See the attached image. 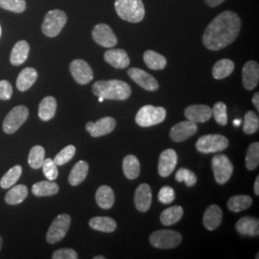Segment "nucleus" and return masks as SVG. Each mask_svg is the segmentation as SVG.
Returning <instances> with one entry per match:
<instances>
[{
  "label": "nucleus",
  "instance_id": "2",
  "mask_svg": "<svg viewBox=\"0 0 259 259\" xmlns=\"http://www.w3.org/2000/svg\"><path fill=\"white\" fill-rule=\"evenodd\" d=\"M93 93L97 97L109 100H126L132 94L129 83L120 80L97 81L93 85Z\"/></svg>",
  "mask_w": 259,
  "mask_h": 259
},
{
  "label": "nucleus",
  "instance_id": "19",
  "mask_svg": "<svg viewBox=\"0 0 259 259\" xmlns=\"http://www.w3.org/2000/svg\"><path fill=\"white\" fill-rule=\"evenodd\" d=\"M223 220V211L221 207L217 204L209 205L204 213V228L207 231H214L219 228Z\"/></svg>",
  "mask_w": 259,
  "mask_h": 259
},
{
  "label": "nucleus",
  "instance_id": "11",
  "mask_svg": "<svg viewBox=\"0 0 259 259\" xmlns=\"http://www.w3.org/2000/svg\"><path fill=\"white\" fill-rule=\"evenodd\" d=\"M93 37L100 47L112 48L117 45V37L111 28L105 23H99L93 28Z\"/></svg>",
  "mask_w": 259,
  "mask_h": 259
},
{
  "label": "nucleus",
  "instance_id": "45",
  "mask_svg": "<svg viewBox=\"0 0 259 259\" xmlns=\"http://www.w3.org/2000/svg\"><path fill=\"white\" fill-rule=\"evenodd\" d=\"M175 198H176L175 191L170 186L161 187V189L159 190L158 195H157V199L161 204H171L175 200Z\"/></svg>",
  "mask_w": 259,
  "mask_h": 259
},
{
  "label": "nucleus",
  "instance_id": "49",
  "mask_svg": "<svg viewBox=\"0 0 259 259\" xmlns=\"http://www.w3.org/2000/svg\"><path fill=\"white\" fill-rule=\"evenodd\" d=\"M252 104L255 107V109L259 111V93H256L252 97Z\"/></svg>",
  "mask_w": 259,
  "mask_h": 259
},
{
  "label": "nucleus",
  "instance_id": "55",
  "mask_svg": "<svg viewBox=\"0 0 259 259\" xmlns=\"http://www.w3.org/2000/svg\"><path fill=\"white\" fill-rule=\"evenodd\" d=\"M1 34H2V30H1V25H0V37H1Z\"/></svg>",
  "mask_w": 259,
  "mask_h": 259
},
{
  "label": "nucleus",
  "instance_id": "46",
  "mask_svg": "<svg viewBox=\"0 0 259 259\" xmlns=\"http://www.w3.org/2000/svg\"><path fill=\"white\" fill-rule=\"evenodd\" d=\"M13 95V87L12 84L6 81H0V100H9Z\"/></svg>",
  "mask_w": 259,
  "mask_h": 259
},
{
  "label": "nucleus",
  "instance_id": "34",
  "mask_svg": "<svg viewBox=\"0 0 259 259\" xmlns=\"http://www.w3.org/2000/svg\"><path fill=\"white\" fill-rule=\"evenodd\" d=\"M233 70H234V63L232 60L223 59L218 61L213 66V77L217 80H222L232 74Z\"/></svg>",
  "mask_w": 259,
  "mask_h": 259
},
{
  "label": "nucleus",
  "instance_id": "10",
  "mask_svg": "<svg viewBox=\"0 0 259 259\" xmlns=\"http://www.w3.org/2000/svg\"><path fill=\"white\" fill-rule=\"evenodd\" d=\"M29 116V110L25 106H17L10 111L3 121V131L6 134H14L25 123Z\"/></svg>",
  "mask_w": 259,
  "mask_h": 259
},
{
  "label": "nucleus",
  "instance_id": "32",
  "mask_svg": "<svg viewBox=\"0 0 259 259\" xmlns=\"http://www.w3.org/2000/svg\"><path fill=\"white\" fill-rule=\"evenodd\" d=\"M28 188L26 185H18L12 187L5 196V202L11 205L22 203L28 195Z\"/></svg>",
  "mask_w": 259,
  "mask_h": 259
},
{
  "label": "nucleus",
  "instance_id": "21",
  "mask_svg": "<svg viewBox=\"0 0 259 259\" xmlns=\"http://www.w3.org/2000/svg\"><path fill=\"white\" fill-rule=\"evenodd\" d=\"M236 231L241 235L246 236H258L259 234V221L250 216H246L239 219L235 225Z\"/></svg>",
  "mask_w": 259,
  "mask_h": 259
},
{
  "label": "nucleus",
  "instance_id": "44",
  "mask_svg": "<svg viewBox=\"0 0 259 259\" xmlns=\"http://www.w3.org/2000/svg\"><path fill=\"white\" fill-rule=\"evenodd\" d=\"M41 167H42L44 174H45V176L47 177V179H48V181H55L59 176L57 164L52 158L45 159Z\"/></svg>",
  "mask_w": 259,
  "mask_h": 259
},
{
  "label": "nucleus",
  "instance_id": "4",
  "mask_svg": "<svg viewBox=\"0 0 259 259\" xmlns=\"http://www.w3.org/2000/svg\"><path fill=\"white\" fill-rule=\"evenodd\" d=\"M165 117L166 111L164 108L146 105L138 111L136 122L140 127H151L163 122Z\"/></svg>",
  "mask_w": 259,
  "mask_h": 259
},
{
  "label": "nucleus",
  "instance_id": "36",
  "mask_svg": "<svg viewBox=\"0 0 259 259\" xmlns=\"http://www.w3.org/2000/svg\"><path fill=\"white\" fill-rule=\"evenodd\" d=\"M21 173H22V167L20 165L12 167L0 180V186L4 189H8L10 187L14 186L19 181V178L21 176Z\"/></svg>",
  "mask_w": 259,
  "mask_h": 259
},
{
  "label": "nucleus",
  "instance_id": "6",
  "mask_svg": "<svg viewBox=\"0 0 259 259\" xmlns=\"http://www.w3.org/2000/svg\"><path fill=\"white\" fill-rule=\"evenodd\" d=\"M183 240L180 232L169 230H160L150 235V244L157 249H174Z\"/></svg>",
  "mask_w": 259,
  "mask_h": 259
},
{
  "label": "nucleus",
  "instance_id": "28",
  "mask_svg": "<svg viewBox=\"0 0 259 259\" xmlns=\"http://www.w3.org/2000/svg\"><path fill=\"white\" fill-rule=\"evenodd\" d=\"M89 173V163L87 161L80 160L71 169V172L68 177V182L72 186L81 185L88 176Z\"/></svg>",
  "mask_w": 259,
  "mask_h": 259
},
{
  "label": "nucleus",
  "instance_id": "25",
  "mask_svg": "<svg viewBox=\"0 0 259 259\" xmlns=\"http://www.w3.org/2000/svg\"><path fill=\"white\" fill-rule=\"evenodd\" d=\"M37 79V70L33 67H26L19 73L17 80V88L20 92H26Z\"/></svg>",
  "mask_w": 259,
  "mask_h": 259
},
{
  "label": "nucleus",
  "instance_id": "1",
  "mask_svg": "<svg viewBox=\"0 0 259 259\" xmlns=\"http://www.w3.org/2000/svg\"><path fill=\"white\" fill-rule=\"evenodd\" d=\"M241 20L236 13L225 11L219 14L204 31L203 42L211 51L229 47L240 33Z\"/></svg>",
  "mask_w": 259,
  "mask_h": 259
},
{
  "label": "nucleus",
  "instance_id": "20",
  "mask_svg": "<svg viewBox=\"0 0 259 259\" xmlns=\"http://www.w3.org/2000/svg\"><path fill=\"white\" fill-rule=\"evenodd\" d=\"M105 61L117 69H123L130 65V58L123 49H110L104 55Z\"/></svg>",
  "mask_w": 259,
  "mask_h": 259
},
{
  "label": "nucleus",
  "instance_id": "8",
  "mask_svg": "<svg viewBox=\"0 0 259 259\" xmlns=\"http://www.w3.org/2000/svg\"><path fill=\"white\" fill-rule=\"evenodd\" d=\"M214 178L217 184L225 185L232 178L233 165L232 161L226 155H217L211 160Z\"/></svg>",
  "mask_w": 259,
  "mask_h": 259
},
{
  "label": "nucleus",
  "instance_id": "40",
  "mask_svg": "<svg viewBox=\"0 0 259 259\" xmlns=\"http://www.w3.org/2000/svg\"><path fill=\"white\" fill-rule=\"evenodd\" d=\"M177 182L179 183H185L186 186H194L197 183V176L195 175L194 172L190 171L189 169L186 168H181L177 171L176 176H175Z\"/></svg>",
  "mask_w": 259,
  "mask_h": 259
},
{
  "label": "nucleus",
  "instance_id": "24",
  "mask_svg": "<svg viewBox=\"0 0 259 259\" xmlns=\"http://www.w3.org/2000/svg\"><path fill=\"white\" fill-rule=\"evenodd\" d=\"M95 199L96 203L102 209H110L115 202L114 192L108 185H102L97 189Z\"/></svg>",
  "mask_w": 259,
  "mask_h": 259
},
{
  "label": "nucleus",
  "instance_id": "9",
  "mask_svg": "<svg viewBox=\"0 0 259 259\" xmlns=\"http://www.w3.org/2000/svg\"><path fill=\"white\" fill-rule=\"evenodd\" d=\"M71 217L68 214H60L52 222L47 234V240L49 244H56L65 238L69 230Z\"/></svg>",
  "mask_w": 259,
  "mask_h": 259
},
{
  "label": "nucleus",
  "instance_id": "26",
  "mask_svg": "<svg viewBox=\"0 0 259 259\" xmlns=\"http://www.w3.org/2000/svg\"><path fill=\"white\" fill-rule=\"evenodd\" d=\"M57 101L53 96L45 97L38 106V117L42 121L51 120L55 116Z\"/></svg>",
  "mask_w": 259,
  "mask_h": 259
},
{
  "label": "nucleus",
  "instance_id": "22",
  "mask_svg": "<svg viewBox=\"0 0 259 259\" xmlns=\"http://www.w3.org/2000/svg\"><path fill=\"white\" fill-rule=\"evenodd\" d=\"M115 126H116L115 119L110 116H106V117L100 118L95 123L93 122V127L90 130L89 133L93 138H99V137L111 134V132L115 129Z\"/></svg>",
  "mask_w": 259,
  "mask_h": 259
},
{
  "label": "nucleus",
  "instance_id": "51",
  "mask_svg": "<svg viewBox=\"0 0 259 259\" xmlns=\"http://www.w3.org/2000/svg\"><path fill=\"white\" fill-rule=\"evenodd\" d=\"M241 124V119H236V120H234V125L235 126H239Z\"/></svg>",
  "mask_w": 259,
  "mask_h": 259
},
{
  "label": "nucleus",
  "instance_id": "16",
  "mask_svg": "<svg viewBox=\"0 0 259 259\" xmlns=\"http://www.w3.org/2000/svg\"><path fill=\"white\" fill-rule=\"evenodd\" d=\"M243 85L246 90L252 91L259 82V65L254 61L247 62L242 69Z\"/></svg>",
  "mask_w": 259,
  "mask_h": 259
},
{
  "label": "nucleus",
  "instance_id": "54",
  "mask_svg": "<svg viewBox=\"0 0 259 259\" xmlns=\"http://www.w3.org/2000/svg\"><path fill=\"white\" fill-rule=\"evenodd\" d=\"M1 247H2V237L0 236V249H1Z\"/></svg>",
  "mask_w": 259,
  "mask_h": 259
},
{
  "label": "nucleus",
  "instance_id": "15",
  "mask_svg": "<svg viewBox=\"0 0 259 259\" xmlns=\"http://www.w3.org/2000/svg\"><path fill=\"white\" fill-rule=\"evenodd\" d=\"M198 131L196 123L192 121H182L177 123L170 131V138L175 142H183L194 136Z\"/></svg>",
  "mask_w": 259,
  "mask_h": 259
},
{
  "label": "nucleus",
  "instance_id": "12",
  "mask_svg": "<svg viewBox=\"0 0 259 259\" xmlns=\"http://www.w3.org/2000/svg\"><path fill=\"white\" fill-rule=\"evenodd\" d=\"M70 72L75 81L79 84H87L93 81V69L91 65L83 60H74L70 64Z\"/></svg>",
  "mask_w": 259,
  "mask_h": 259
},
{
  "label": "nucleus",
  "instance_id": "33",
  "mask_svg": "<svg viewBox=\"0 0 259 259\" xmlns=\"http://www.w3.org/2000/svg\"><path fill=\"white\" fill-rule=\"evenodd\" d=\"M184 215V208L180 205L168 207L160 214V222L164 226H172L179 222Z\"/></svg>",
  "mask_w": 259,
  "mask_h": 259
},
{
  "label": "nucleus",
  "instance_id": "3",
  "mask_svg": "<svg viewBox=\"0 0 259 259\" xmlns=\"http://www.w3.org/2000/svg\"><path fill=\"white\" fill-rule=\"evenodd\" d=\"M114 8L119 18L132 23L140 22L145 16L142 0H115Z\"/></svg>",
  "mask_w": 259,
  "mask_h": 259
},
{
  "label": "nucleus",
  "instance_id": "30",
  "mask_svg": "<svg viewBox=\"0 0 259 259\" xmlns=\"http://www.w3.org/2000/svg\"><path fill=\"white\" fill-rule=\"evenodd\" d=\"M143 60L145 65H147L150 69H153V70L164 69L167 65L165 57L160 55L159 53L153 50L145 51L143 55Z\"/></svg>",
  "mask_w": 259,
  "mask_h": 259
},
{
  "label": "nucleus",
  "instance_id": "39",
  "mask_svg": "<svg viewBox=\"0 0 259 259\" xmlns=\"http://www.w3.org/2000/svg\"><path fill=\"white\" fill-rule=\"evenodd\" d=\"M259 129V118L257 113L254 111H249L244 117L243 131L247 135H252L256 133Z\"/></svg>",
  "mask_w": 259,
  "mask_h": 259
},
{
  "label": "nucleus",
  "instance_id": "17",
  "mask_svg": "<svg viewBox=\"0 0 259 259\" xmlns=\"http://www.w3.org/2000/svg\"><path fill=\"white\" fill-rule=\"evenodd\" d=\"M187 120L194 123H204L212 117V109L206 105H192L185 110Z\"/></svg>",
  "mask_w": 259,
  "mask_h": 259
},
{
  "label": "nucleus",
  "instance_id": "14",
  "mask_svg": "<svg viewBox=\"0 0 259 259\" xmlns=\"http://www.w3.org/2000/svg\"><path fill=\"white\" fill-rule=\"evenodd\" d=\"M128 75L134 82H136L139 87L148 92H156L158 90V83L157 80L152 75L149 74L148 72L142 69H139L137 67L130 68L128 70Z\"/></svg>",
  "mask_w": 259,
  "mask_h": 259
},
{
  "label": "nucleus",
  "instance_id": "50",
  "mask_svg": "<svg viewBox=\"0 0 259 259\" xmlns=\"http://www.w3.org/2000/svg\"><path fill=\"white\" fill-rule=\"evenodd\" d=\"M254 193L256 196H259V176L256 177V180L254 183Z\"/></svg>",
  "mask_w": 259,
  "mask_h": 259
},
{
  "label": "nucleus",
  "instance_id": "43",
  "mask_svg": "<svg viewBox=\"0 0 259 259\" xmlns=\"http://www.w3.org/2000/svg\"><path fill=\"white\" fill-rule=\"evenodd\" d=\"M76 148L73 145H68L65 148L63 149L53 159L54 162L58 165H64L67 163L69 160H71L75 156Z\"/></svg>",
  "mask_w": 259,
  "mask_h": 259
},
{
  "label": "nucleus",
  "instance_id": "35",
  "mask_svg": "<svg viewBox=\"0 0 259 259\" xmlns=\"http://www.w3.org/2000/svg\"><path fill=\"white\" fill-rule=\"evenodd\" d=\"M252 204V199L248 195H235L228 201V207L232 212H240L248 209Z\"/></svg>",
  "mask_w": 259,
  "mask_h": 259
},
{
  "label": "nucleus",
  "instance_id": "7",
  "mask_svg": "<svg viewBox=\"0 0 259 259\" xmlns=\"http://www.w3.org/2000/svg\"><path fill=\"white\" fill-rule=\"evenodd\" d=\"M229 139L222 135H206L196 142V149L203 154L222 152L229 147Z\"/></svg>",
  "mask_w": 259,
  "mask_h": 259
},
{
  "label": "nucleus",
  "instance_id": "42",
  "mask_svg": "<svg viewBox=\"0 0 259 259\" xmlns=\"http://www.w3.org/2000/svg\"><path fill=\"white\" fill-rule=\"evenodd\" d=\"M212 115L215 121L222 126L228 124V115H227V106L224 102H217L212 109Z\"/></svg>",
  "mask_w": 259,
  "mask_h": 259
},
{
  "label": "nucleus",
  "instance_id": "53",
  "mask_svg": "<svg viewBox=\"0 0 259 259\" xmlns=\"http://www.w3.org/2000/svg\"><path fill=\"white\" fill-rule=\"evenodd\" d=\"M98 98H99V102H103L105 100L103 97H98Z\"/></svg>",
  "mask_w": 259,
  "mask_h": 259
},
{
  "label": "nucleus",
  "instance_id": "13",
  "mask_svg": "<svg viewBox=\"0 0 259 259\" xmlns=\"http://www.w3.org/2000/svg\"><path fill=\"white\" fill-rule=\"evenodd\" d=\"M178 163V155L176 151L173 149H167L163 151L158 159L157 171L159 176L166 178L170 176L175 170Z\"/></svg>",
  "mask_w": 259,
  "mask_h": 259
},
{
  "label": "nucleus",
  "instance_id": "29",
  "mask_svg": "<svg viewBox=\"0 0 259 259\" xmlns=\"http://www.w3.org/2000/svg\"><path fill=\"white\" fill-rule=\"evenodd\" d=\"M123 173L129 180L138 179L140 174L139 158L134 155H128L123 159Z\"/></svg>",
  "mask_w": 259,
  "mask_h": 259
},
{
  "label": "nucleus",
  "instance_id": "48",
  "mask_svg": "<svg viewBox=\"0 0 259 259\" xmlns=\"http://www.w3.org/2000/svg\"><path fill=\"white\" fill-rule=\"evenodd\" d=\"M204 1L209 7H216V6H219L220 4H222L225 0H204Z\"/></svg>",
  "mask_w": 259,
  "mask_h": 259
},
{
  "label": "nucleus",
  "instance_id": "5",
  "mask_svg": "<svg viewBox=\"0 0 259 259\" xmlns=\"http://www.w3.org/2000/svg\"><path fill=\"white\" fill-rule=\"evenodd\" d=\"M67 21V17L62 10L49 11L41 25L42 33L48 37H55L61 33Z\"/></svg>",
  "mask_w": 259,
  "mask_h": 259
},
{
  "label": "nucleus",
  "instance_id": "18",
  "mask_svg": "<svg viewBox=\"0 0 259 259\" xmlns=\"http://www.w3.org/2000/svg\"><path fill=\"white\" fill-rule=\"evenodd\" d=\"M152 204V190L147 184L139 185L135 193V205L140 212L148 211Z\"/></svg>",
  "mask_w": 259,
  "mask_h": 259
},
{
  "label": "nucleus",
  "instance_id": "41",
  "mask_svg": "<svg viewBox=\"0 0 259 259\" xmlns=\"http://www.w3.org/2000/svg\"><path fill=\"white\" fill-rule=\"evenodd\" d=\"M0 8L19 14L26 9V2L25 0H0Z\"/></svg>",
  "mask_w": 259,
  "mask_h": 259
},
{
  "label": "nucleus",
  "instance_id": "31",
  "mask_svg": "<svg viewBox=\"0 0 259 259\" xmlns=\"http://www.w3.org/2000/svg\"><path fill=\"white\" fill-rule=\"evenodd\" d=\"M32 192L37 197L53 196L59 192V185L53 181H41L32 186Z\"/></svg>",
  "mask_w": 259,
  "mask_h": 259
},
{
  "label": "nucleus",
  "instance_id": "47",
  "mask_svg": "<svg viewBox=\"0 0 259 259\" xmlns=\"http://www.w3.org/2000/svg\"><path fill=\"white\" fill-rule=\"evenodd\" d=\"M53 259H77L78 253L72 249H61L56 250L52 255Z\"/></svg>",
  "mask_w": 259,
  "mask_h": 259
},
{
  "label": "nucleus",
  "instance_id": "27",
  "mask_svg": "<svg viewBox=\"0 0 259 259\" xmlns=\"http://www.w3.org/2000/svg\"><path fill=\"white\" fill-rule=\"evenodd\" d=\"M116 222L114 219L111 217L105 216H98L93 217L90 220V227L97 232L111 233L116 230Z\"/></svg>",
  "mask_w": 259,
  "mask_h": 259
},
{
  "label": "nucleus",
  "instance_id": "23",
  "mask_svg": "<svg viewBox=\"0 0 259 259\" xmlns=\"http://www.w3.org/2000/svg\"><path fill=\"white\" fill-rule=\"evenodd\" d=\"M30 52V46L26 40H19L13 47L10 62L13 65H20L24 64L27 60L28 55Z\"/></svg>",
  "mask_w": 259,
  "mask_h": 259
},
{
  "label": "nucleus",
  "instance_id": "38",
  "mask_svg": "<svg viewBox=\"0 0 259 259\" xmlns=\"http://www.w3.org/2000/svg\"><path fill=\"white\" fill-rule=\"evenodd\" d=\"M259 164V143H251L246 155V168L252 171L258 167Z\"/></svg>",
  "mask_w": 259,
  "mask_h": 259
},
{
  "label": "nucleus",
  "instance_id": "52",
  "mask_svg": "<svg viewBox=\"0 0 259 259\" xmlns=\"http://www.w3.org/2000/svg\"><path fill=\"white\" fill-rule=\"evenodd\" d=\"M93 259H105V256H103V255H98V256H94Z\"/></svg>",
  "mask_w": 259,
  "mask_h": 259
},
{
  "label": "nucleus",
  "instance_id": "37",
  "mask_svg": "<svg viewBox=\"0 0 259 259\" xmlns=\"http://www.w3.org/2000/svg\"><path fill=\"white\" fill-rule=\"evenodd\" d=\"M46 157V150L42 146H34L31 149L28 157V163L33 169H38L42 166Z\"/></svg>",
  "mask_w": 259,
  "mask_h": 259
}]
</instances>
